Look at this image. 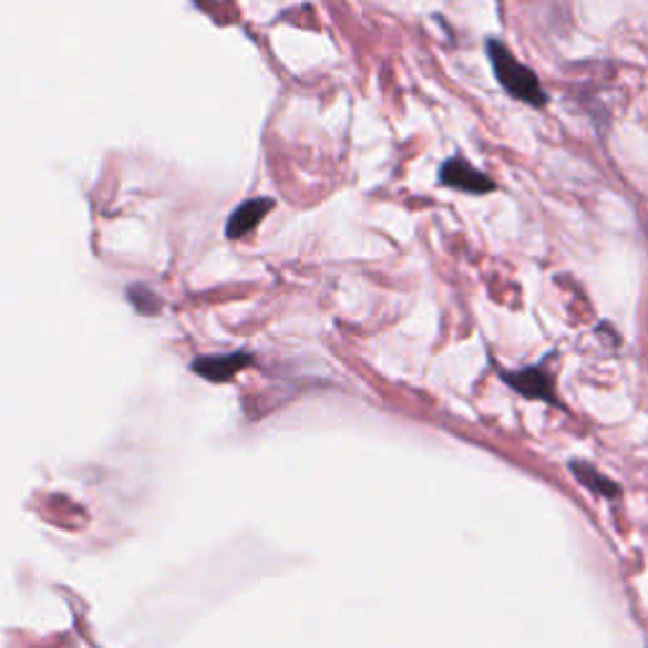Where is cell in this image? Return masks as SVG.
<instances>
[{
    "label": "cell",
    "instance_id": "cell-7",
    "mask_svg": "<svg viewBox=\"0 0 648 648\" xmlns=\"http://www.w3.org/2000/svg\"><path fill=\"white\" fill-rule=\"evenodd\" d=\"M127 299L132 301V307H135L137 312L147 315V317L157 315L160 307H163V305H160L157 295H153V291H150L147 287H140V284H135V287L127 289Z\"/></svg>",
    "mask_w": 648,
    "mask_h": 648
},
{
    "label": "cell",
    "instance_id": "cell-4",
    "mask_svg": "<svg viewBox=\"0 0 648 648\" xmlns=\"http://www.w3.org/2000/svg\"><path fill=\"white\" fill-rule=\"evenodd\" d=\"M274 208V200L271 198H251L238 206L234 213L228 216V224H226V236L230 241H238V238H244L251 234V230L261 224L266 213Z\"/></svg>",
    "mask_w": 648,
    "mask_h": 648
},
{
    "label": "cell",
    "instance_id": "cell-5",
    "mask_svg": "<svg viewBox=\"0 0 648 648\" xmlns=\"http://www.w3.org/2000/svg\"><path fill=\"white\" fill-rule=\"evenodd\" d=\"M504 380L514 388L520 390L525 398H539V401H549L555 403V393H553V380H549L539 368H527V370H517V372H504Z\"/></svg>",
    "mask_w": 648,
    "mask_h": 648
},
{
    "label": "cell",
    "instance_id": "cell-6",
    "mask_svg": "<svg viewBox=\"0 0 648 648\" xmlns=\"http://www.w3.org/2000/svg\"><path fill=\"white\" fill-rule=\"evenodd\" d=\"M570 469H573L575 479H578L583 486H588L593 494L608 496V500H616V496L620 494V486L616 482H610L608 476H603L598 469L583 464V461H573Z\"/></svg>",
    "mask_w": 648,
    "mask_h": 648
},
{
    "label": "cell",
    "instance_id": "cell-1",
    "mask_svg": "<svg viewBox=\"0 0 648 648\" xmlns=\"http://www.w3.org/2000/svg\"><path fill=\"white\" fill-rule=\"evenodd\" d=\"M486 56H490V61H492L496 82L507 89L510 96H514V100H520L525 104H532V106L547 104V94H545L543 84H539V79L535 76V71L522 64V61L514 59L512 51L504 47L502 41L486 39Z\"/></svg>",
    "mask_w": 648,
    "mask_h": 648
},
{
    "label": "cell",
    "instance_id": "cell-3",
    "mask_svg": "<svg viewBox=\"0 0 648 648\" xmlns=\"http://www.w3.org/2000/svg\"><path fill=\"white\" fill-rule=\"evenodd\" d=\"M254 362L251 352H228V354H208V358H198L193 362V370L198 372L200 378L213 380V383H224L230 380L238 370L248 368Z\"/></svg>",
    "mask_w": 648,
    "mask_h": 648
},
{
    "label": "cell",
    "instance_id": "cell-2",
    "mask_svg": "<svg viewBox=\"0 0 648 648\" xmlns=\"http://www.w3.org/2000/svg\"><path fill=\"white\" fill-rule=\"evenodd\" d=\"M439 181L443 185H449V188H456V191H464V193H472V195H484V193H492L496 185L490 175L479 173L472 163H466L461 155L449 157L446 163L439 167Z\"/></svg>",
    "mask_w": 648,
    "mask_h": 648
}]
</instances>
